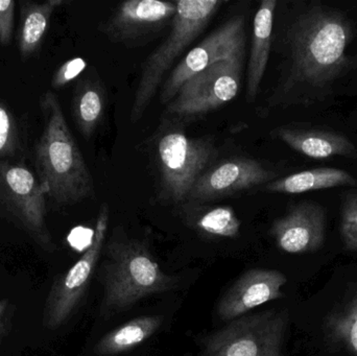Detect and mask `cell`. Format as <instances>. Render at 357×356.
<instances>
[{
  "label": "cell",
  "mask_w": 357,
  "mask_h": 356,
  "mask_svg": "<svg viewBox=\"0 0 357 356\" xmlns=\"http://www.w3.org/2000/svg\"><path fill=\"white\" fill-rule=\"evenodd\" d=\"M107 93L102 82L85 77L77 83L73 100V114L77 130L91 138L106 112Z\"/></svg>",
  "instance_id": "cell-17"
},
{
  "label": "cell",
  "mask_w": 357,
  "mask_h": 356,
  "mask_svg": "<svg viewBox=\"0 0 357 356\" xmlns=\"http://www.w3.org/2000/svg\"><path fill=\"white\" fill-rule=\"evenodd\" d=\"M63 3L64 1L62 0H50L44 3L20 2L18 46L23 60L38 52L50 26L52 13L56 6Z\"/></svg>",
  "instance_id": "cell-19"
},
{
  "label": "cell",
  "mask_w": 357,
  "mask_h": 356,
  "mask_svg": "<svg viewBox=\"0 0 357 356\" xmlns=\"http://www.w3.org/2000/svg\"><path fill=\"white\" fill-rule=\"evenodd\" d=\"M243 58L216 63L189 79L167 104V114L178 119L192 118L234 100L241 88Z\"/></svg>",
  "instance_id": "cell-7"
},
{
  "label": "cell",
  "mask_w": 357,
  "mask_h": 356,
  "mask_svg": "<svg viewBox=\"0 0 357 356\" xmlns=\"http://www.w3.org/2000/svg\"><path fill=\"white\" fill-rule=\"evenodd\" d=\"M276 177L258 161L234 158L222 161L201 176L189 194L186 203L204 204L255 186L266 184Z\"/></svg>",
  "instance_id": "cell-12"
},
{
  "label": "cell",
  "mask_w": 357,
  "mask_h": 356,
  "mask_svg": "<svg viewBox=\"0 0 357 356\" xmlns=\"http://www.w3.org/2000/svg\"><path fill=\"white\" fill-rule=\"evenodd\" d=\"M245 46V18L241 15L216 29L178 63L161 89V102L169 104L189 79L212 65L243 56Z\"/></svg>",
  "instance_id": "cell-10"
},
{
  "label": "cell",
  "mask_w": 357,
  "mask_h": 356,
  "mask_svg": "<svg viewBox=\"0 0 357 356\" xmlns=\"http://www.w3.org/2000/svg\"><path fill=\"white\" fill-rule=\"evenodd\" d=\"M86 67H87V62L79 56L67 61L54 73L52 81V87L56 89L64 87L67 84L77 79L85 70Z\"/></svg>",
  "instance_id": "cell-25"
},
{
  "label": "cell",
  "mask_w": 357,
  "mask_h": 356,
  "mask_svg": "<svg viewBox=\"0 0 357 356\" xmlns=\"http://www.w3.org/2000/svg\"><path fill=\"white\" fill-rule=\"evenodd\" d=\"M218 154L206 138H191L180 130H169L157 141L160 175L159 200L165 204L187 202L189 194Z\"/></svg>",
  "instance_id": "cell-5"
},
{
  "label": "cell",
  "mask_w": 357,
  "mask_h": 356,
  "mask_svg": "<svg viewBox=\"0 0 357 356\" xmlns=\"http://www.w3.org/2000/svg\"><path fill=\"white\" fill-rule=\"evenodd\" d=\"M287 282L284 274L276 270L245 272L222 296L218 305V317L230 322L260 305L283 298L282 288Z\"/></svg>",
  "instance_id": "cell-13"
},
{
  "label": "cell",
  "mask_w": 357,
  "mask_h": 356,
  "mask_svg": "<svg viewBox=\"0 0 357 356\" xmlns=\"http://www.w3.org/2000/svg\"><path fill=\"white\" fill-rule=\"evenodd\" d=\"M339 186H357V180L343 169L321 167L268 182L266 190L271 194H298Z\"/></svg>",
  "instance_id": "cell-18"
},
{
  "label": "cell",
  "mask_w": 357,
  "mask_h": 356,
  "mask_svg": "<svg viewBox=\"0 0 357 356\" xmlns=\"http://www.w3.org/2000/svg\"><path fill=\"white\" fill-rule=\"evenodd\" d=\"M280 250L289 254L314 252L322 247L326 234V213L320 205L303 202L275 221L271 229Z\"/></svg>",
  "instance_id": "cell-14"
},
{
  "label": "cell",
  "mask_w": 357,
  "mask_h": 356,
  "mask_svg": "<svg viewBox=\"0 0 357 356\" xmlns=\"http://www.w3.org/2000/svg\"><path fill=\"white\" fill-rule=\"evenodd\" d=\"M177 278L159 267L146 242L117 238L107 247L102 307L114 313L151 295L173 290Z\"/></svg>",
  "instance_id": "cell-3"
},
{
  "label": "cell",
  "mask_w": 357,
  "mask_h": 356,
  "mask_svg": "<svg viewBox=\"0 0 357 356\" xmlns=\"http://www.w3.org/2000/svg\"><path fill=\"white\" fill-rule=\"evenodd\" d=\"M15 8L13 0H0V44L10 45L14 31Z\"/></svg>",
  "instance_id": "cell-26"
},
{
  "label": "cell",
  "mask_w": 357,
  "mask_h": 356,
  "mask_svg": "<svg viewBox=\"0 0 357 356\" xmlns=\"http://www.w3.org/2000/svg\"><path fill=\"white\" fill-rule=\"evenodd\" d=\"M159 316L136 318L111 330L100 339L96 347L98 355H116L135 348L156 334L163 323Z\"/></svg>",
  "instance_id": "cell-20"
},
{
  "label": "cell",
  "mask_w": 357,
  "mask_h": 356,
  "mask_svg": "<svg viewBox=\"0 0 357 356\" xmlns=\"http://www.w3.org/2000/svg\"><path fill=\"white\" fill-rule=\"evenodd\" d=\"M45 192L39 180L23 165L0 160V200L43 248H54L45 223Z\"/></svg>",
  "instance_id": "cell-9"
},
{
  "label": "cell",
  "mask_w": 357,
  "mask_h": 356,
  "mask_svg": "<svg viewBox=\"0 0 357 356\" xmlns=\"http://www.w3.org/2000/svg\"><path fill=\"white\" fill-rule=\"evenodd\" d=\"M108 224L109 207L102 204L87 250L67 273L54 282L48 295L44 309V324L50 330L62 326L81 302L100 259Z\"/></svg>",
  "instance_id": "cell-8"
},
{
  "label": "cell",
  "mask_w": 357,
  "mask_h": 356,
  "mask_svg": "<svg viewBox=\"0 0 357 356\" xmlns=\"http://www.w3.org/2000/svg\"><path fill=\"white\" fill-rule=\"evenodd\" d=\"M350 35L349 23L340 13L312 8L301 15L289 33L291 66L283 91L305 92L308 98L331 85L347 65Z\"/></svg>",
  "instance_id": "cell-1"
},
{
  "label": "cell",
  "mask_w": 357,
  "mask_h": 356,
  "mask_svg": "<svg viewBox=\"0 0 357 356\" xmlns=\"http://www.w3.org/2000/svg\"><path fill=\"white\" fill-rule=\"evenodd\" d=\"M289 314L266 311L229 322L203 342V356H282Z\"/></svg>",
  "instance_id": "cell-6"
},
{
  "label": "cell",
  "mask_w": 357,
  "mask_h": 356,
  "mask_svg": "<svg viewBox=\"0 0 357 356\" xmlns=\"http://www.w3.org/2000/svg\"><path fill=\"white\" fill-rule=\"evenodd\" d=\"M276 0H264L254 19L251 52L248 64V100L253 102L264 79L272 42L273 21L276 8Z\"/></svg>",
  "instance_id": "cell-15"
},
{
  "label": "cell",
  "mask_w": 357,
  "mask_h": 356,
  "mask_svg": "<svg viewBox=\"0 0 357 356\" xmlns=\"http://www.w3.org/2000/svg\"><path fill=\"white\" fill-rule=\"evenodd\" d=\"M188 224L206 238H235L241 232V222L234 209L218 206L201 210L191 215Z\"/></svg>",
  "instance_id": "cell-21"
},
{
  "label": "cell",
  "mask_w": 357,
  "mask_h": 356,
  "mask_svg": "<svg viewBox=\"0 0 357 356\" xmlns=\"http://www.w3.org/2000/svg\"><path fill=\"white\" fill-rule=\"evenodd\" d=\"M45 127L36 146L38 180L46 196L59 204L73 205L93 196L91 173L73 138L56 94L40 98Z\"/></svg>",
  "instance_id": "cell-2"
},
{
  "label": "cell",
  "mask_w": 357,
  "mask_h": 356,
  "mask_svg": "<svg viewBox=\"0 0 357 356\" xmlns=\"http://www.w3.org/2000/svg\"><path fill=\"white\" fill-rule=\"evenodd\" d=\"M341 235L348 251L357 252V194L348 192L341 211Z\"/></svg>",
  "instance_id": "cell-23"
},
{
  "label": "cell",
  "mask_w": 357,
  "mask_h": 356,
  "mask_svg": "<svg viewBox=\"0 0 357 356\" xmlns=\"http://www.w3.org/2000/svg\"><path fill=\"white\" fill-rule=\"evenodd\" d=\"M278 136L289 148L310 158L328 159L356 154V146L350 140L331 132L280 129Z\"/></svg>",
  "instance_id": "cell-16"
},
{
  "label": "cell",
  "mask_w": 357,
  "mask_h": 356,
  "mask_svg": "<svg viewBox=\"0 0 357 356\" xmlns=\"http://www.w3.org/2000/svg\"><path fill=\"white\" fill-rule=\"evenodd\" d=\"M18 127L10 111L0 102V158L13 156L18 148Z\"/></svg>",
  "instance_id": "cell-24"
},
{
  "label": "cell",
  "mask_w": 357,
  "mask_h": 356,
  "mask_svg": "<svg viewBox=\"0 0 357 356\" xmlns=\"http://www.w3.org/2000/svg\"><path fill=\"white\" fill-rule=\"evenodd\" d=\"M176 12L177 1L128 0L117 6L100 29L111 41L129 45L171 24Z\"/></svg>",
  "instance_id": "cell-11"
},
{
  "label": "cell",
  "mask_w": 357,
  "mask_h": 356,
  "mask_svg": "<svg viewBox=\"0 0 357 356\" xmlns=\"http://www.w3.org/2000/svg\"><path fill=\"white\" fill-rule=\"evenodd\" d=\"M327 330L335 342L357 355V288L342 309L329 316Z\"/></svg>",
  "instance_id": "cell-22"
},
{
  "label": "cell",
  "mask_w": 357,
  "mask_h": 356,
  "mask_svg": "<svg viewBox=\"0 0 357 356\" xmlns=\"http://www.w3.org/2000/svg\"><path fill=\"white\" fill-rule=\"evenodd\" d=\"M8 300L4 299V300L0 301V326L2 324V320H3L4 315H6V311H8Z\"/></svg>",
  "instance_id": "cell-27"
},
{
  "label": "cell",
  "mask_w": 357,
  "mask_h": 356,
  "mask_svg": "<svg viewBox=\"0 0 357 356\" xmlns=\"http://www.w3.org/2000/svg\"><path fill=\"white\" fill-rule=\"evenodd\" d=\"M225 3L226 1L222 0L177 1V12L172 21L169 36L142 67L130 114L132 123L142 119L176 59L199 37Z\"/></svg>",
  "instance_id": "cell-4"
}]
</instances>
